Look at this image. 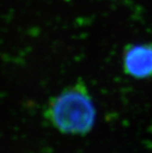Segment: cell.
<instances>
[{"instance_id":"6da1fadb","label":"cell","mask_w":152,"mask_h":153,"mask_svg":"<svg viewBox=\"0 0 152 153\" xmlns=\"http://www.w3.org/2000/svg\"><path fill=\"white\" fill-rule=\"evenodd\" d=\"M45 117L63 134H87L95 121V108L85 82H76L52 97L46 107Z\"/></svg>"},{"instance_id":"7a4b0ae2","label":"cell","mask_w":152,"mask_h":153,"mask_svg":"<svg viewBox=\"0 0 152 153\" xmlns=\"http://www.w3.org/2000/svg\"><path fill=\"white\" fill-rule=\"evenodd\" d=\"M125 73L139 79L152 77V42L131 43L124 51Z\"/></svg>"}]
</instances>
